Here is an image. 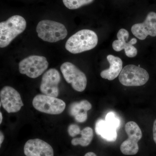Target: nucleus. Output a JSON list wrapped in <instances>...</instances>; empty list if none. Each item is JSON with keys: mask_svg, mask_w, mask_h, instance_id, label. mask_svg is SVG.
<instances>
[{"mask_svg": "<svg viewBox=\"0 0 156 156\" xmlns=\"http://www.w3.org/2000/svg\"><path fill=\"white\" fill-rule=\"evenodd\" d=\"M61 81L60 73L55 69H50L44 73L40 85V90L44 95L57 97L59 94L58 85Z\"/></svg>", "mask_w": 156, "mask_h": 156, "instance_id": "9d476101", "label": "nucleus"}, {"mask_svg": "<svg viewBox=\"0 0 156 156\" xmlns=\"http://www.w3.org/2000/svg\"><path fill=\"white\" fill-rule=\"evenodd\" d=\"M131 31L134 36L140 40H145L148 36L156 37V13L150 12L143 22L132 26Z\"/></svg>", "mask_w": 156, "mask_h": 156, "instance_id": "9b49d317", "label": "nucleus"}, {"mask_svg": "<svg viewBox=\"0 0 156 156\" xmlns=\"http://www.w3.org/2000/svg\"><path fill=\"white\" fill-rule=\"evenodd\" d=\"M98 43V37L95 32L82 30L70 37L66 43L65 48L70 53L78 54L92 50Z\"/></svg>", "mask_w": 156, "mask_h": 156, "instance_id": "f257e3e1", "label": "nucleus"}, {"mask_svg": "<svg viewBox=\"0 0 156 156\" xmlns=\"http://www.w3.org/2000/svg\"><path fill=\"white\" fill-rule=\"evenodd\" d=\"M84 156H97V155L94 153L89 152L86 154Z\"/></svg>", "mask_w": 156, "mask_h": 156, "instance_id": "5701e85b", "label": "nucleus"}, {"mask_svg": "<svg viewBox=\"0 0 156 156\" xmlns=\"http://www.w3.org/2000/svg\"><path fill=\"white\" fill-rule=\"evenodd\" d=\"M32 103L37 110L50 115L60 114L66 108V103L63 100L44 94L36 95Z\"/></svg>", "mask_w": 156, "mask_h": 156, "instance_id": "423d86ee", "label": "nucleus"}, {"mask_svg": "<svg viewBox=\"0 0 156 156\" xmlns=\"http://www.w3.org/2000/svg\"><path fill=\"white\" fill-rule=\"evenodd\" d=\"M0 124H2V119H3V117H2V113L0 112Z\"/></svg>", "mask_w": 156, "mask_h": 156, "instance_id": "b1692460", "label": "nucleus"}, {"mask_svg": "<svg viewBox=\"0 0 156 156\" xmlns=\"http://www.w3.org/2000/svg\"><path fill=\"white\" fill-rule=\"evenodd\" d=\"M60 70L66 81L71 84L73 89L79 92L85 90L87 83V76L75 65L65 62L62 64Z\"/></svg>", "mask_w": 156, "mask_h": 156, "instance_id": "6e6552de", "label": "nucleus"}, {"mask_svg": "<svg viewBox=\"0 0 156 156\" xmlns=\"http://www.w3.org/2000/svg\"><path fill=\"white\" fill-rule=\"evenodd\" d=\"M149 79L148 73L145 69L134 65L126 66L119 75L120 83L126 87L143 86Z\"/></svg>", "mask_w": 156, "mask_h": 156, "instance_id": "20e7f679", "label": "nucleus"}, {"mask_svg": "<svg viewBox=\"0 0 156 156\" xmlns=\"http://www.w3.org/2000/svg\"><path fill=\"white\" fill-rule=\"evenodd\" d=\"M4 139H5V136H4V134L2 131H1L0 132V146L1 147L2 143L4 141Z\"/></svg>", "mask_w": 156, "mask_h": 156, "instance_id": "4be33fe9", "label": "nucleus"}, {"mask_svg": "<svg viewBox=\"0 0 156 156\" xmlns=\"http://www.w3.org/2000/svg\"><path fill=\"white\" fill-rule=\"evenodd\" d=\"M129 36L128 30L125 29H120L117 35L118 40L113 42L112 48L117 52H119L124 49L126 56L132 58L136 56L137 54V49L133 46L136 44L137 40L133 38L130 41L126 43Z\"/></svg>", "mask_w": 156, "mask_h": 156, "instance_id": "f8f14e48", "label": "nucleus"}, {"mask_svg": "<svg viewBox=\"0 0 156 156\" xmlns=\"http://www.w3.org/2000/svg\"><path fill=\"white\" fill-rule=\"evenodd\" d=\"M125 131L128 138L121 144V152L126 155L136 154L139 150L138 141L142 138L141 129L136 122L131 121L126 124Z\"/></svg>", "mask_w": 156, "mask_h": 156, "instance_id": "0eeeda50", "label": "nucleus"}, {"mask_svg": "<svg viewBox=\"0 0 156 156\" xmlns=\"http://www.w3.org/2000/svg\"><path fill=\"white\" fill-rule=\"evenodd\" d=\"M153 138L154 141L156 144V119L154 122L153 127Z\"/></svg>", "mask_w": 156, "mask_h": 156, "instance_id": "412c9836", "label": "nucleus"}, {"mask_svg": "<svg viewBox=\"0 0 156 156\" xmlns=\"http://www.w3.org/2000/svg\"><path fill=\"white\" fill-rule=\"evenodd\" d=\"M117 130L105 120H98L95 124V131L96 134L109 142H114L116 140L118 136Z\"/></svg>", "mask_w": 156, "mask_h": 156, "instance_id": "2eb2a0df", "label": "nucleus"}, {"mask_svg": "<svg viewBox=\"0 0 156 156\" xmlns=\"http://www.w3.org/2000/svg\"><path fill=\"white\" fill-rule=\"evenodd\" d=\"M38 36L44 41L55 43L63 40L68 34L67 29L62 23L53 20H41L38 23Z\"/></svg>", "mask_w": 156, "mask_h": 156, "instance_id": "7ed1b4c3", "label": "nucleus"}, {"mask_svg": "<svg viewBox=\"0 0 156 156\" xmlns=\"http://www.w3.org/2000/svg\"><path fill=\"white\" fill-rule=\"evenodd\" d=\"M0 98L1 106L9 113L17 112L23 106L20 94L12 87H3L0 92Z\"/></svg>", "mask_w": 156, "mask_h": 156, "instance_id": "1a4fd4ad", "label": "nucleus"}, {"mask_svg": "<svg viewBox=\"0 0 156 156\" xmlns=\"http://www.w3.org/2000/svg\"><path fill=\"white\" fill-rule=\"evenodd\" d=\"M68 132L72 137H74L79 134H81L80 128L76 124H71L69 126Z\"/></svg>", "mask_w": 156, "mask_h": 156, "instance_id": "aec40b11", "label": "nucleus"}, {"mask_svg": "<svg viewBox=\"0 0 156 156\" xmlns=\"http://www.w3.org/2000/svg\"><path fill=\"white\" fill-rule=\"evenodd\" d=\"M81 136L72 139L71 144L74 146L78 145L87 147L90 144L93 137V131L92 128L87 127L84 128L81 132Z\"/></svg>", "mask_w": 156, "mask_h": 156, "instance_id": "f3484780", "label": "nucleus"}, {"mask_svg": "<svg viewBox=\"0 0 156 156\" xmlns=\"http://www.w3.org/2000/svg\"><path fill=\"white\" fill-rule=\"evenodd\" d=\"M62 1L64 5L67 9L75 10L91 4L94 0H62Z\"/></svg>", "mask_w": 156, "mask_h": 156, "instance_id": "a211bd4d", "label": "nucleus"}, {"mask_svg": "<svg viewBox=\"0 0 156 156\" xmlns=\"http://www.w3.org/2000/svg\"><path fill=\"white\" fill-rule=\"evenodd\" d=\"M49 63L46 57L37 55L29 56L19 63L20 73L35 79L41 75L48 68Z\"/></svg>", "mask_w": 156, "mask_h": 156, "instance_id": "39448f33", "label": "nucleus"}, {"mask_svg": "<svg viewBox=\"0 0 156 156\" xmlns=\"http://www.w3.org/2000/svg\"><path fill=\"white\" fill-rule=\"evenodd\" d=\"M26 26L25 19L20 15H14L0 23V48L9 46L14 39L24 31Z\"/></svg>", "mask_w": 156, "mask_h": 156, "instance_id": "f03ea898", "label": "nucleus"}, {"mask_svg": "<svg viewBox=\"0 0 156 156\" xmlns=\"http://www.w3.org/2000/svg\"><path fill=\"white\" fill-rule=\"evenodd\" d=\"M23 151L26 156H54L51 146L38 138L28 140L25 143Z\"/></svg>", "mask_w": 156, "mask_h": 156, "instance_id": "ddd939ff", "label": "nucleus"}, {"mask_svg": "<svg viewBox=\"0 0 156 156\" xmlns=\"http://www.w3.org/2000/svg\"><path fill=\"white\" fill-rule=\"evenodd\" d=\"M107 59L109 63V68L102 71L100 76L103 79L113 80L119 75L122 70V61L119 57L112 55H108Z\"/></svg>", "mask_w": 156, "mask_h": 156, "instance_id": "4468645a", "label": "nucleus"}, {"mask_svg": "<svg viewBox=\"0 0 156 156\" xmlns=\"http://www.w3.org/2000/svg\"><path fill=\"white\" fill-rule=\"evenodd\" d=\"M105 120L108 124L114 127L117 130L120 128L121 121L119 118L113 112H108L105 117Z\"/></svg>", "mask_w": 156, "mask_h": 156, "instance_id": "6ab92c4d", "label": "nucleus"}, {"mask_svg": "<svg viewBox=\"0 0 156 156\" xmlns=\"http://www.w3.org/2000/svg\"><path fill=\"white\" fill-rule=\"evenodd\" d=\"M91 104L87 100L80 102H73L69 108V113L74 118H80L87 115V112L92 108Z\"/></svg>", "mask_w": 156, "mask_h": 156, "instance_id": "dca6fc26", "label": "nucleus"}]
</instances>
